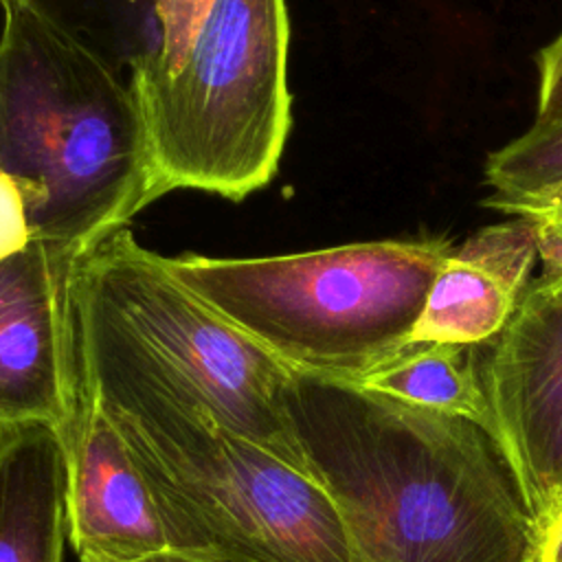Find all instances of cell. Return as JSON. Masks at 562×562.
Instances as JSON below:
<instances>
[{"label":"cell","instance_id":"6da1fadb","mask_svg":"<svg viewBox=\"0 0 562 562\" xmlns=\"http://www.w3.org/2000/svg\"><path fill=\"white\" fill-rule=\"evenodd\" d=\"M285 411L371 562H538L540 525L487 428L294 369Z\"/></svg>","mask_w":562,"mask_h":562},{"label":"cell","instance_id":"7a4b0ae2","mask_svg":"<svg viewBox=\"0 0 562 562\" xmlns=\"http://www.w3.org/2000/svg\"><path fill=\"white\" fill-rule=\"evenodd\" d=\"M75 364L123 435L169 549L261 562H371L325 487L222 424L178 378L72 294Z\"/></svg>","mask_w":562,"mask_h":562},{"label":"cell","instance_id":"3957f363","mask_svg":"<svg viewBox=\"0 0 562 562\" xmlns=\"http://www.w3.org/2000/svg\"><path fill=\"white\" fill-rule=\"evenodd\" d=\"M0 169L24 193L33 239L77 255L158 200L130 79L11 4L0 29Z\"/></svg>","mask_w":562,"mask_h":562},{"label":"cell","instance_id":"277c9868","mask_svg":"<svg viewBox=\"0 0 562 562\" xmlns=\"http://www.w3.org/2000/svg\"><path fill=\"white\" fill-rule=\"evenodd\" d=\"M452 248L446 235H417L270 257L187 252L165 261L288 369L353 382L408 345Z\"/></svg>","mask_w":562,"mask_h":562},{"label":"cell","instance_id":"5b68a950","mask_svg":"<svg viewBox=\"0 0 562 562\" xmlns=\"http://www.w3.org/2000/svg\"><path fill=\"white\" fill-rule=\"evenodd\" d=\"M285 0H211L171 77L136 92L156 195L241 202L277 173L292 127Z\"/></svg>","mask_w":562,"mask_h":562},{"label":"cell","instance_id":"8992f818","mask_svg":"<svg viewBox=\"0 0 562 562\" xmlns=\"http://www.w3.org/2000/svg\"><path fill=\"white\" fill-rule=\"evenodd\" d=\"M72 294L187 384L222 424L305 470L285 411L290 369L193 294L165 255L138 244L127 226L79 255Z\"/></svg>","mask_w":562,"mask_h":562},{"label":"cell","instance_id":"52a82bcc","mask_svg":"<svg viewBox=\"0 0 562 562\" xmlns=\"http://www.w3.org/2000/svg\"><path fill=\"white\" fill-rule=\"evenodd\" d=\"M490 426L542 525L562 503V283L536 277L507 325L476 345Z\"/></svg>","mask_w":562,"mask_h":562},{"label":"cell","instance_id":"ba28073f","mask_svg":"<svg viewBox=\"0 0 562 562\" xmlns=\"http://www.w3.org/2000/svg\"><path fill=\"white\" fill-rule=\"evenodd\" d=\"M79 255L31 239L0 261V426L55 430L72 386L70 283Z\"/></svg>","mask_w":562,"mask_h":562},{"label":"cell","instance_id":"9c48e42d","mask_svg":"<svg viewBox=\"0 0 562 562\" xmlns=\"http://www.w3.org/2000/svg\"><path fill=\"white\" fill-rule=\"evenodd\" d=\"M66 457L68 538L79 558L149 562L169 549L158 505L132 452L75 364L57 428Z\"/></svg>","mask_w":562,"mask_h":562},{"label":"cell","instance_id":"30bf717a","mask_svg":"<svg viewBox=\"0 0 562 562\" xmlns=\"http://www.w3.org/2000/svg\"><path fill=\"white\" fill-rule=\"evenodd\" d=\"M507 217L454 244L432 279L408 342L476 347L507 325L540 259L531 220Z\"/></svg>","mask_w":562,"mask_h":562},{"label":"cell","instance_id":"8fae6325","mask_svg":"<svg viewBox=\"0 0 562 562\" xmlns=\"http://www.w3.org/2000/svg\"><path fill=\"white\" fill-rule=\"evenodd\" d=\"M66 457L46 424L0 426V562H64Z\"/></svg>","mask_w":562,"mask_h":562},{"label":"cell","instance_id":"7c38bea8","mask_svg":"<svg viewBox=\"0 0 562 562\" xmlns=\"http://www.w3.org/2000/svg\"><path fill=\"white\" fill-rule=\"evenodd\" d=\"M353 382L404 404L470 419L492 432L476 347L408 342Z\"/></svg>","mask_w":562,"mask_h":562},{"label":"cell","instance_id":"4fadbf2b","mask_svg":"<svg viewBox=\"0 0 562 562\" xmlns=\"http://www.w3.org/2000/svg\"><path fill=\"white\" fill-rule=\"evenodd\" d=\"M2 4L24 9L127 79L160 46L158 0H0Z\"/></svg>","mask_w":562,"mask_h":562},{"label":"cell","instance_id":"5bb4252c","mask_svg":"<svg viewBox=\"0 0 562 562\" xmlns=\"http://www.w3.org/2000/svg\"><path fill=\"white\" fill-rule=\"evenodd\" d=\"M487 195L481 206L516 215L562 189V119L531 123L520 136L492 151L483 165Z\"/></svg>","mask_w":562,"mask_h":562},{"label":"cell","instance_id":"9a60e30c","mask_svg":"<svg viewBox=\"0 0 562 562\" xmlns=\"http://www.w3.org/2000/svg\"><path fill=\"white\" fill-rule=\"evenodd\" d=\"M211 0H158L160 46L156 55L130 75L134 92H143L176 72L184 59Z\"/></svg>","mask_w":562,"mask_h":562},{"label":"cell","instance_id":"2e32d148","mask_svg":"<svg viewBox=\"0 0 562 562\" xmlns=\"http://www.w3.org/2000/svg\"><path fill=\"white\" fill-rule=\"evenodd\" d=\"M516 215L531 220L536 228L542 274L562 283V189Z\"/></svg>","mask_w":562,"mask_h":562},{"label":"cell","instance_id":"e0dca14e","mask_svg":"<svg viewBox=\"0 0 562 562\" xmlns=\"http://www.w3.org/2000/svg\"><path fill=\"white\" fill-rule=\"evenodd\" d=\"M33 239L20 184L0 169V261L24 250Z\"/></svg>","mask_w":562,"mask_h":562},{"label":"cell","instance_id":"ac0fdd59","mask_svg":"<svg viewBox=\"0 0 562 562\" xmlns=\"http://www.w3.org/2000/svg\"><path fill=\"white\" fill-rule=\"evenodd\" d=\"M536 116L533 123L562 119V31L536 53Z\"/></svg>","mask_w":562,"mask_h":562},{"label":"cell","instance_id":"d6986e66","mask_svg":"<svg viewBox=\"0 0 562 562\" xmlns=\"http://www.w3.org/2000/svg\"><path fill=\"white\" fill-rule=\"evenodd\" d=\"M538 562H562V503L540 525V558Z\"/></svg>","mask_w":562,"mask_h":562},{"label":"cell","instance_id":"ffe728a7","mask_svg":"<svg viewBox=\"0 0 562 562\" xmlns=\"http://www.w3.org/2000/svg\"><path fill=\"white\" fill-rule=\"evenodd\" d=\"M149 562H261L239 553H224L211 549H193V551H165Z\"/></svg>","mask_w":562,"mask_h":562},{"label":"cell","instance_id":"44dd1931","mask_svg":"<svg viewBox=\"0 0 562 562\" xmlns=\"http://www.w3.org/2000/svg\"><path fill=\"white\" fill-rule=\"evenodd\" d=\"M79 562H105V560H97V558H79Z\"/></svg>","mask_w":562,"mask_h":562}]
</instances>
